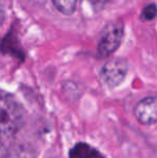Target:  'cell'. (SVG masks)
<instances>
[{
	"label": "cell",
	"instance_id": "cell-7",
	"mask_svg": "<svg viewBox=\"0 0 157 158\" xmlns=\"http://www.w3.org/2000/svg\"><path fill=\"white\" fill-rule=\"evenodd\" d=\"M76 1L78 0H53V3L63 14L71 15L76 11Z\"/></svg>",
	"mask_w": 157,
	"mask_h": 158
},
{
	"label": "cell",
	"instance_id": "cell-11",
	"mask_svg": "<svg viewBox=\"0 0 157 158\" xmlns=\"http://www.w3.org/2000/svg\"><path fill=\"white\" fill-rule=\"evenodd\" d=\"M4 19V10H3V6H2L1 2H0V25L2 24Z\"/></svg>",
	"mask_w": 157,
	"mask_h": 158
},
{
	"label": "cell",
	"instance_id": "cell-10",
	"mask_svg": "<svg viewBox=\"0 0 157 158\" xmlns=\"http://www.w3.org/2000/svg\"><path fill=\"white\" fill-rule=\"evenodd\" d=\"M6 151H8V148H6L1 140V135H0V158H6Z\"/></svg>",
	"mask_w": 157,
	"mask_h": 158
},
{
	"label": "cell",
	"instance_id": "cell-8",
	"mask_svg": "<svg viewBox=\"0 0 157 158\" xmlns=\"http://www.w3.org/2000/svg\"><path fill=\"white\" fill-rule=\"evenodd\" d=\"M157 14V8L155 4H149V6H147L144 9L142 10V19H145V21H151V19H153L154 17L156 16Z\"/></svg>",
	"mask_w": 157,
	"mask_h": 158
},
{
	"label": "cell",
	"instance_id": "cell-2",
	"mask_svg": "<svg viewBox=\"0 0 157 158\" xmlns=\"http://www.w3.org/2000/svg\"><path fill=\"white\" fill-rule=\"evenodd\" d=\"M124 37L123 23H111L105 28L98 44V55L108 57L114 53L121 45Z\"/></svg>",
	"mask_w": 157,
	"mask_h": 158
},
{
	"label": "cell",
	"instance_id": "cell-3",
	"mask_svg": "<svg viewBox=\"0 0 157 158\" xmlns=\"http://www.w3.org/2000/svg\"><path fill=\"white\" fill-rule=\"evenodd\" d=\"M128 64L124 58L118 57L108 60L100 72V77L108 87H116L125 80Z\"/></svg>",
	"mask_w": 157,
	"mask_h": 158
},
{
	"label": "cell",
	"instance_id": "cell-6",
	"mask_svg": "<svg viewBox=\"0 0 157 158\" xmlns=\"http://www.w3.org/2000/svg\"><path fill=\"white\" fill-rule=\"evenodd\" d=\"M6 158H35L32 150L25 145H15L8 148Z\"/></svg>",
	"mask_w": 157,
	"mask_h": 158
},
{
	"label": "cell",
	"instance_id": "cell-9",
	"mask_svg": "<svg viewBox=\"0 0 157 158\" xmlns=\"http://www.w3.org/2000/svg\"><path fill=\"white\" fill-rule=\"evenodd\" d=\"M87 1L92 4L93 8H95L96 10H99L107 3L108 0H87Z\"/></svg>",
	"mask_w": 157,
	"mask_h": 158
},
{
	"label": "cell",
	"instance_id": "cell-5",
	"mask_svg": "<svg viewBox=\"0 0 157 158\" xmlns=\"http://www.w3.org/2000/svg\"><path fill=\"white\" fill-rule=\"evenodd\" d=\"M69 158H105L99 151L86 143H78L71 148Z\"/></svg>",
	"mask_w": 157,
	"mask_h": 158
},
{
	"label": "cell",
	"instance_id": "cell-1",
	"mask_svg": "<svg viewBox=\"0 0 157 158\" xmlns=\"http://www.w3.org/2000/svg\"><path fill=\"white\" fill-rule=\"evenodd\" d=\"M26 111L12 94L0 89V135L13 137L25 124Z\"/></svg>",
	"mask_w": 157,
	"mask_h": 158
},
{
	"label": "cell",
	"instance_id": "cell-4",
	"mask_svg": "<svg viewBox=\"0 0 157 158\" xmlns=\"http://www.w3.org/2000/svg\"><path fill=\"white\" fill-rule=\"evenodd\" d=\"M134 113L137 121L142 125L157 123V97H147L139 101Z\"/></svg>",
	"mask_w": 157,
	"mask_h": 158
}]
</instances>
